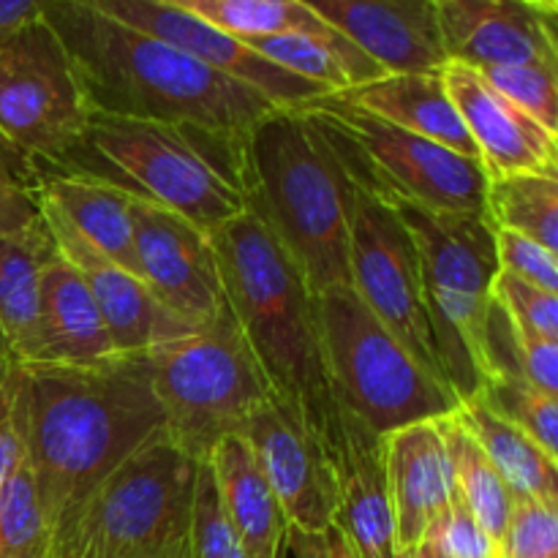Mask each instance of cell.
Returning a JSON list of instances; mask_svg holds the SVG:
<instances>
[{
	"label": "cell",
	"instance_id": "cell-1",
	"mask_svg": "<svg viewBox=\"0 0 558 558\" xmlns=\"http://www.w3.org/2000/svg\"><path fill=\"white\" fill-rule=\"evenodd\" d=\"M11 414L52 532L49 558H76L96 490L163 430L147 354L101 365L14 363Z\"/></svg>",
	"mask_w": 558,
	"mask_h": 558
},
{
	"label": "cell",
	"instance_id": "cell-2",
	"mask_svg": "<svg viewBox=\"0 0 558 558\" xmlns=\"http://www.w3.org/2000/svg\"><path fill=\"white\" fill-rule=\"evenodd\" d=\"M44 20L63 41L93 112L245 136L281 109L254 87L82 0H49Z\"/></svg>",
	"mask_w": 558,
	"mask_h": 558
},
{
	"label": "cell",
	"instance_id": "cell-3",
	"mask_svg": "<svg viewBox=\"0 0 558 558\" xmlns=\"http://www.w3.org/2000/svg\"><path fill=\"white\" fill-rule=\"evenodd\" d=\"M210 240L229 311L272 392L303 409L332 447L341 407L327 374L314 289L251 202Z\"/></svg>",
	"mask_w": 558,
	"mask_h": 558
},
{
	"label": "cell",
	"instance_id": "cell-4",
	"mask_svg": "<svg viewBox=\"0 0 558 558\" xmlns=\"http://www.w3.org/2000/svg\"><path fill=\"white\" fill-rule=\"evenodd\" d=\"M245 136L93 112L80 145L47 167L109 180L213 238L248 207Z\"/></svg>",
	"mask_w": 558,
	"mask_h": 558
},
{
	"label": "cell",
	"instance_id": "cell-5",
	"mask_svg": "<svg viewBox=\"0 0 558 558\" xmlns=\"http://www.w3.org/2000/svg\"><path fill=\"white\" fill-rule=\"evenodd\" d=\"M248 202L314 294L349 287L352 183L314 120L276 109L245 136Z\"/></svg>",
	"mask_w": 558,
	"mask_h": 558
},
{
	"label": "cell",
	"instance_id": "cell-6",
	"mask_svg": "<svg viewBox=\"0 0 558 558\" xmlns=\"http://www.w3.org/2000/svg\"><path fill=\"white\" fill-rule=\"evenodd\" d=\"M412 234L445 376L463 401L490 376V289L499 272L494 227L485 213H439L414 202H387Z\"/></svg>",
	"mask_w": 558,
	"mask_h": 558
},
{
	"label": "cell",
	"instance_id": "cell-7",
	"mask_svg": "<svg viewBox=\"0 0 558 558\" xmlns=\"http://www.w3.org/2000/svg\"><path fill=\"white\" fill-rule=\"evenodd\" d=\"M316 308L338 407L379 436L456 414L461 407L456 390L425 371L352 287L316 294Z\"/></svg>",
	"mask_w": 558,
	"mask_h": 558
},
{
	"label": "cell",
	"instance_id": "cell-8",
	"mask_svg": "<svg viewBox=\"0 0 558 558\" xmlns=\"http://www.w3.org/2000/svg\"><path fill=\"white\" fill-rule=\"evenodd\" d=\"M163 430L196 461L240 434L272 387L240 332L232 311L147 354Z\"/></svg>",
	"mask_w": 558,
	"mask_h": 558
},
{
	"label": "cell",
	"instance_id": "cell-9",
	"mask_svg": "<svg viewBox=\"0 0 558 558\" xmlns=\"http://www.w3.org/2000/svg\"><path fill=\"white\" fill-rule=\"evenodd\" d=\"M314 120L357 189L385 202H414L439 213H483V163L387 123L338 93L298 107Z\"/></svg>",
	"mask_w": 558,
	"mask_h": 558
},
{
	"label": "cell",
	"instance_id": "cell-10",
	"mask_svg": "<svg viewBox=\"0 0 558 558\" xmlns=\"http://www.w3.org/2000/svg\"><path fill=\"white\" fill-rule=\"evenodd\" d=\"M199 461L167 430L136 447L87 505L76 558L96 545L114 558L153 556L189 539Z\"/></svg>",
	"mask_w": 558,
	"mask_h": 558
},
{
	"label": "cell",
	"instance_id": "cell-11",
	"mask_svg": "<svg viewBox=\"0 0 558 558\" xmlns=\"http://www.w3.org/2000/svg\"><path fill=\"white\" fill-rule=\"evenodd\" d=\"M93 107L63 41L44 14L0 44V142L31 167L60 163Z\"/></svg>",
	"mask_w": 558,
	"mask_h": 558
},
{
	"label": "cell",
	"instance_id": "cell-12",
	"mask_svg": "<svg viewBox=\"0 0 558 558\" xmlns=\"http://www.w3.org/2000/svg\"><path fill=\"white\" fill-rule=\"evenodd\" d=\"M349 287L425 371L447 381L425 298L417 245L392 205L354 183L349 223Z\"/></svg>",
	"mask_w": 558,
	"mask_h": 558
},
{
	"label": "cell",
	"instance_id": "cell-13",
	"mask_svg": "<svg viewBox=\"0 0 558 558\" xmlns=\"http://www.w3.org/2000/svg\"><path fill=\"white\" fill-rule=\"evenodd\" d=\"M240 434L254 450L289 529L303 534L330 532L338 510L336 461L332 447L308 414L272 392Z\"/></svg>",
	"mask_w": 558,
	"mask_h": 558
},
{
	"label": "cell",
	"instance_id": "cell-14",
	"mask_svg": "<svg viewBox=\"0 0 558 558\" xmlns=\"http://www.w3.org/2000/svg\"><path fill=\"white\" fill-rule=\"evenodd\" d=\"M134 265L158 303L185 325L205 327L227 311L210 234L142 196H134Z\"/></svg>",
	"mask_w": 558,
	"mask_h": 558
},
{
	"label": "cell",
	"instance_id": "cell-15",
	"mask_svg": "<svg viewBox=\"0 0 558 558\" xmlns=\"http://www.w3.org/2000/svg\"><path fill=\"white\" fill-rule=\"evenodd\" d=\"M101 14L136 27L142 33L161 38L172 47L183 49L199 63L254 87L281 109H298L314 98L330 96L325 87L305 82L276 63L262 58L240 38L218 31L210 22L167 3V0H82Z\"/></svg>",
	"mask_w": 558,
	"mask_h": 558
},
{
	"label": "cell",
	"instance_id": "cell-16",
	"mask_svg": "<svg viewBox=\"0 0 558 558\" xmlns=\"http://www.w3.org/2000/svg\"><path fill=\"white\" fill-rule=\"evenodd\" d=\"M38 205H41V216L54 251L87 283L98 311H101L109 338H112L114 352L120 357L150 354L161 343L178 341V338L199 330V327L185 325L172 311L163 308L156 294L150 292V287L136 272L125 270L123 265L104 256L96 245H90L76 229H71L60 218V213L44 205L41 199H38Z\"/></svg>",
	"mask_w": 558,
	"mask_h": 558
},
{
	"label": "cell",
	"instance_id": "cell-17",
	"mask_svg": "<svg viewBox=\"0 0 558 558\" xmlns=\"http://www.w3.org/2000/svg\"><path fill=\"white\" fill-rule=\"evenodd\" d=\"M441 82L477 147L488 178L499 174H558L554 131L501 96L477 69L447 60Z\"/></svg>",
	"mask_w": 558,
	"mask_h": 558
},
{
	"label": "cell",
	"instance_id": "cell-18",
	"mask_svg": "<svg viewBox=\"0 0 558 558\" xmlns=\"http://www.w3.org/2000/svg\"><path fill=\"white\" fill-rule=\"evenodd\" d=\"M332 461L338 480L336 529L354 558H407L398 539L385 447L363 420L341 409Z\"/></svg>",
	"mask_w": 558,
	"mask_h": 558
},
{
	"label": "cell",
	"instance_id": "cell-19",
	"mask_svg": "<svg viewBox=\"0 0 558 558\" xmlns=\"http://www.w3.org/2000/svg\"><path fill=\"white\" fill-rule=\"evenodd\" d=\"M447 60L472 69L510 63L558 65L554 20L521 0H430Z\"/></svg>",
	"mask_w": 558,
	"mask_h": 558
},
{
	"label": "cell",
	"instance_id": "cell-20",
	"mask_svg": "<svg viewBox=\"0 0 558 558\" xmlns=\"http://www.w3.org/2000/svg\"><path fill=\"white\" fill-rule=\"evenodd\" d=\"M387 74L441 71L447 63L430 0H303Z\"/></svg>",
	"mask_w": 558,
	"mask_h": 558
},
{
	"label": "cell",
	"instance_id": "cell-21",
	"mask_svg": "<svg viewBox=\"0 0 558 558\" xmlns=\"http://www.w3.org/2000/svg\"><path fill=\"white\" fill-rule=\"evenodd\" d=\"M441 420H423L381 436L387 485L403 554L445 515L456 496V469Z\"/></svg>",
	"mask_w": 558,
	"mask_h": 558
},
{
	"label": "cell",
	"instance_id": "cell-22",
	"mask_svg": "<svg viewBox=\"0 0 558 558\" xmlns=\"http://www.w3.org/2000/svg\"><path fill=\"white\" fill-rule=\"evenodd\" d=\"M36 194L104 256L136 272L134 194L96 174L65 167H31Z\"/></svg>",
	"mask_w": 558,
	"mask_h": 558
},
{
	"label": "cell",
	"instance_id": "cell-23",
	"mask_svg": "<svg viewBox=\"0 0 558 558\" xmlns=\"http://www.w3.org/2000/svg\"><path fill=\"white\" fill-rule=\"evenodd\" d=\"M221 507L248 558H283L289 550L287 515L256 463L243 434L218 441L207 456Z\"/></svg>",
	"mask_w": 558,
	"mask_h": 558
},
{
	"label": "cell",
	"instance_id": "cell-24",
	"mask_svg": "<svg viewBox=\"0 0 558 558\" xmlns=\"http://www.w3.org/2000/svg\"><path fill=\"white\" fill-rule=\"evenodd\" d=\"M338 96L398 129H407L447 150L480 161L477 147L441 82V71L385 74L365 85L349 87Z\"/></svg>",
	"mask_w": 558,
	"mask_h": 558
},
{
	"label": "cell",
	"instance_id": "cell-25",
	"mask_svg": "<svg viewBox=\"0 0 558 558\" xmlns=\"http://www.w3.org/2000/svg\"><path fill=\"white\" fill-rule=\"evenodd\" d=\"M114 357L90 289L54 251L41 272V363L101 365Z\"/></svg>",
	"mask_w": 558,
	"mask_h": 558
},
{
	"label": "cell",
	"instance_id": "cell-26",
	"mask_svg": "<svg viewBox=\"0 0 558 558\" xmlns=\"http://www.w3.org/2000/svg\"><path fill=\"white\" fill-rule=\"evenodd\" d=\"M54 254L47 223L0 232V354L41 363V272Z\"/></svg>",
	"mask_w": 558,
	"mask_h": 558
},
{
	"label": "cell",
	"instance_id": "cell-27",
	"mask_svg": "<svg viewBox=\"0 0 558 558\" xmlns=\"http://www.w3.org/2000/svg\"><path fill=\"white\" fill-rule=\"evenodd\" d=\"M452 417L485 452L512 499H543L558 505L556 461L545 456L537 441L529 439L518 425L499 417L480 396L469 398Z\"/></svg>",
	"mask_w": 558,
	"mask_h": 558
},
{
	"label": "cell",
	"instance_id": "cell-28",
	"mask_svg": "<svg viewBox=\"0 0 558 558\" xmlns=\"http://www.w3.org/2000/svg\"><path fill=\"white\" fill-rule=\"evenodd\" d=\"M218 31L251 41L278 33H311L322 38H343L322 16H316L303 0H167Z\"/></svg>",
	"mask_w": 558,
	"mask_h": 558
},
{
	"label": "cell",
	"instance_id": "cell-29",
	"mask_svg": "<svg viewBox=\"0 0 558 558\" xmlns=\"http://www.w3.org/2000/svg\"><path fill=\"white\" fill-rule=\"evenodd\" d=\"M494 229L526 234L558 254V174H499L485 185Z\"/></svg>",
	"mask_w": 558,
	"mask_h": 558
},
{
	"label": "cell",
	"instance_id": "cell-30",
	"mask_svg": "<svg viewBox=\"0 0 558 558\" xmlns=\"http://www.w3.org/2000/svg\"><path fill=\"white\" fill-rule=\"evenodd\" d=\"M441 425H445L447 450H450L452 469H456L458 496L469 507V512L477 518L480 526L496 543H501V534H505L507 521H510L512 505H515L510 488L499 477L494 463L480 450L477 441L461 428V423L452 414L441 420Z\"/></svg>",
	"mask_w": 558,
	"mask_h": 558
},
{
	"label": "cell",
	"instance_id": "cell-31",
	"mask_svg": "<svg viewBox=\"0 0 558 558\" xmlns=\"http://www.w3.org/2000/svg\"><path fill=\"white\" fill-rule=\"evenodd\" d=\"M52 532L25 458L0 485V558H49Z\"/></svg>",
	"mask_w": 558,
	"mask_h": 558
},
{
	"label": "cell",
	"instance_id": "cell-32",
	"mask_svg": "<svg viewBox=\"0 0 558 558\" xmlns=\"http://www.w3.org/2000/svg\"><path fill=\"white\" fill-rule=\"evenodd\" d=\"M499 417L510 420L529 439L543 447L545 456L558 458V396L534 387L521 374H494L477 392Z\"/></svg>",
	"mask_w": 558,
	"mask_h": 558
},
{
	"label": "cell",
	"instance_id": "cell-33",
	"mask_svg": "<svg viewBox=\"0 0 558 558\" xmlns=\"http://www.w3.org/2000/svg\"><path fill=\"white\" fill-rule=\"evenodd\" d=\"M490 87L510 98L515 107L532 114L548 131L558 129V65L554 63H510L477 69Z\"/></svg>",
	"mask_w": 558,
	"mask_h": 558
},
{
	"label": "cell",
	"instance_id": "cell-34",
	"mask_svg": "<svg viewBox=\"0 0 558 558\" xmlns=\"http://www.w3.org/2000/svg\"><path fill=\"white\" fill-rule=\"evenodd\" d=\"M189 545L191 558H248L227 512H223L221 496H218L213 469L207 461H199V469H196Z\"/></svg>",
	"mask_w": 558,
	"mask_h": 558
},
{
	"label": "cell",
	"instance_id": "cell-35",
	"mask_svg": "<svg viewBox=\"0 0 558 558\" xmlns=\"http://www.w3.org/2000/svg\"><path fill=\"white\" fill-rule=\"evenodd\" d=\"M499 554L501 558H558V505L515 499Z\"/></svg>",
	"mask_w": 558,
	"mask_h": 558
},
{
	"label": "cell",
	"instance_id": "cell-36",
	"mask_svg": "<svg viewBox=\"0 0 558 558\" xmlns=\"http://www.w3.org/2000/svg\"><path fill=\"white\" fill-rule=\"evenodd\" d=\"M490 298L521 330L558 341V294L521 281L510 272H496Z\"/></svg>",
	"mask_w": 558,
	"mask_h": 558
},
{
	"label": "cell",
	"instance_id": "cell-37",
	"mask_svg": "<svg viewBox=\"0 0 558 558\" xmlns=\"http://www.w3.org/2000/svg\"><path fill=\"white\" fill-rule=\"evenodd\" d=\"M44 223L31 163L0 142V232H25Z\"/></svg>",
	"mask_w": 558,
	"mask_h": 558
},
{
	"label": "cell",
	"instance_id": "cell-38",
	"mask_svg": "<svg viewBox=\"0 0 558 558\" xmlns=\"http://www.w3.org/2000/svg\"><path fill=\"white\" fill-rule=\"evenodd\" d=\"M496 265L501 272L558 294V254L526 234L494 229Z\"/></svg>",
	"mask_w": 558,
	"mask_h": 558
},
{
	"label": "cell",
	"instance_id": "cell-39",
	"mask_svg": "<svg viewBox=\"0 0 558 558\" xmlns=\"http://www.w3.org/2000/svg\"><path fill=\"white\" fill-rule=\"evenodd\" d=\"M434 529L441 539V548L450 554V558H501L499 543L480 526L477 518L461 501L458 490L445 515L434 523Z\"/></svg>",
	"mask_w": 558,
	"mask_h": 558
},
{
	"label": "cell",
	"instance_id": "cell-40",
	"mask_svg": "<svg viewBox=\"0 0 558 558\" xmlns=\"http://www.w3.org/2000/svg\"><path fill=\"white\" fill-rule=\"evenodd\" d=\"M11 376H14V363L0 354V485L22 458V445L11 414Z\"/></svg>",
	"mask_w": 558,
	"mask_h": 558
},
{
	"label": "cell",
	"instance_id": "cell-41",
	"mask_svg": "<svg viewBox=\"0 0 558 558\" xmlns=\"http://www.w3.org/2000/svg\"><path fill=\"white\" fill-rule=\"evenodd\" d=\"M49 0H0V44L44 14Z\"/></svg>",
	"mask_w": 558,
	"mask_h": 558
},
{
	"label": "cell",
	"instance_id": "cell-42",
	"mask_svg": "<svg viewBox=\"0 0 558 558\" xmlns=\"http://www.w3.org/2000/svg\"><path fill=\"white\" fill-rule=\"evenodd\" d=\"M289 548L294 550L298 558H330V545H327V534H289Z\"/></svg>",
	"mask_w": 558,
	"mask_h": 558
},
{
	"label": "cell",
	"instance_id": "cell-43",
	"mask_svg": "<svg viewBox=\"0 0 558 558\" xmlns=\"http://www.w3.org/2000/svg\"><path fill=\"white\" fill-rule=\"evenodd\" d=\"M407 558H450V554L441 548L439 534H436V529L430 526L428 532L417 539V545L407 550Z\"/></svg>",
	"mask_w": 558,
	"mask_h": 558
},
{
	"label": "cell",
	"instance_id": "cell-44",
	"mask_svg": "<svg viewBox=\"0 0 558 558\" xmlns=\"http://www.w3.org/2000/svg\"><path fill=\"white\" fill-rule=\"evenodd\" d=\"M327 545H330V558H354L352 550H349V545L343 543L341 534H338L336 529L327 532Z\"/></svg>",
	"mask_w": 558,
	"mask_h": 558
},
{
	"label": "cell",
	"instance_id": "cell-45",
	"mask_svg": "<svg viewBox=\"0 0 558 558\" xmlns=\"http://www.w3.org/2000/svg\"><path fill=\"white\" fill-rule=\"evenodd\" d=\"M523 5H529L532 11L537 14L548 16V20H556V11H558V0H521Z\"/></svg>",
	"mask_w": 558,
	"mask_h": 558
},
{
	"label": "cell",
	"instance_id": "cell-46",
	"mask_svg": "<svg viewBox=\"0 0 558 558\" xmlns=\"http://www.w3.org/2000/svg\"><path fill=\"white\" fill-rule=\"evenodd\" d=\"M136 558H191V545H189V539H185V543L174 545V548L161 550V554H153V556H136Z\"/></svg>",
	"mask_w": 558,
	"mask_h": 558
},
{
	"label": "cell",
	"instance_id": "cell-47",
	"mask_svg": "<svg viewBox=\"0 0 558 558\" xmlns=\"http://www.w3.org/2000/svg\"><path fill=\"white\" fill-rule=\"evenodd\" d=\"M80 558H114V556L104 554V550L96 548V545H87V548L80 554Z\"/></svg>",
	"mask_w": 558,
	"mask_h": 558
}]
</instances>
